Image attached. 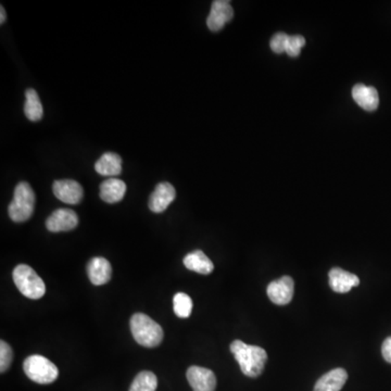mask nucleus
<instances>
[{"label": "nucleus", "mask_w": 391, "mask_h": 391, "mask_svg": "<svg viewBox=\"0 0 391 391\" xmlns=\"http://www.w3.org/2000/svg\"><path fill=\"white\" fill-rule=\"evenodd\" d=\"M173 308L177 316L187 319L191 316L193 311V300L186 293H177L173 298Z\"/></svg>", "instance_id": "nucleus-21"}, {"label": "nucleus", "mask_w": 391, "mask_h": 391, "mask_svg": "<svg viewBox=\"0 0 391 391\" xmlns=\"http://www.w3.org/2000/svg\"><path fill=\"white\" fill-rule=\"evenodd\" d=\"M329 286L335 293H349L353 287L359 286L360 279L357 275L347 271L334 267L329 271Z\"/></svg>", "instance_id": "nucleus-12"}, {"label": "nucleus", "mask_w": 391, "mask_h": 391, "mask_svg": "<svg viewBox=\"0 0 391 391\" xmlns=\"http://www.w3.org/2000/svg\"><path fill=\"white\" fill-rule=\"evenodd\" d=\"M229 349L243 374L252 378L262 374L267 360V353L264 349L245 344L241 340L233 341Z\"/></svg>", "instance_id": "nucleus-1"}, {"label": "nucleus", "mask_w": 391, "mask_h": 391, "mask_svg": "<svg viewBox=\"0 0 391 391\" xmlns=\"http://www.w3.org/2000/svg\"><path fill=\"white\" fill-rule=\"evenodd\" d=\"M13 359V351L6 341H0V372L6 373L9 370Z\"/></svg>", "instance_id": "nucleus-23"}, {"label": "nucleus", "mask_w": 391, "mask_h": 391, "mask_svg": "<svg viewBox=\"0 0 391 391\" xmlns=\"http://www.w3.org/2000/svg\"><path fill=\"white\" fill-rule=\"evenodd\" d=\"M353 101L366 111H375L380 105V96L376 89L366 86L364 84H357L352 89Z\"/></svg>", "instance_id": "nucleus-14"}, {"label": "nucleus", "mask_w": 391, "mask_h": 391, "mask_svg": "<svg viewBox=\"0 0 391 391\" xmlns=\"http://www.w3.org/2000/svg\"><path fill=\"white\" fill-rule=\"evenodd\" d=\"M53 189L56 197L68 205H77L83 199V187L73 179L56 181Z\"/></svg>", "instance_id": "nucleus-8"}, {"label": "nucleus", "mask_w": 391, "mask_h": 391, "mask_svg": "<svg viewBox=\"0 0 391 391\" xmlns=\"http://www.w3.org/2000/svg\"><path fill=\"white\" fill-rule=\"evenodd\" d=\"M382 353L385 361L391 363V336L385 339L384 342H383Z\"/></svg>", "instance_id": "nucleus-25"}, {"label": "nucleus", "mask_w": 391, "mask_h": 391, "mask_svg": "<svg viewBox=\"0 0 391 391\" xmlns=\"http://www.w3.org/2000/svg\"><path fill=\"white\" fill-rule=\"evenodd\" d=\"M233 17L234 9L229 0H215L211 6L210 15L207 19V27L212 32L219 31Z\"/></svg>", "instance_id": "nucleus-6"}, {"label": "nucleus", "mask_w": 391, "mask_h": 391, "mask_svg": "<svg viewBox=\"0 0 391 391\" xmlns=\"http://www.w3.org/2000/svg\"><path fill=\"white\" fill-rule=\"evenodd\" d=\"M24 113L30 121H41L43 117L44 110L39 101V94L35 89H27L25 91V105H24Z\"/></svg>", "instance_id": "nucleus-19"}, {"label": "nucleus", "mask_w": 391, "mask_h": 391, "mask_svg": "<svg viewBox=\"0 0 391 391\" xmlns=\"http://www.w3.org/2000/svg\"><path fill=\"white\" fill-rule=\"evenodd\" d=\"M132 335L134 339L141 346L146 348H155L159 346L163 340V329L148 315L143 313H136L132 316L131 322Z\"/></svg>", "instance_id": "nucleus-2"}, {"label": "nucleus", "mask_w": 391, "mask_h": 391, "mask_svg": "<svg viewBox=\"0 0 391 391\" xmlns=\"http://www.w3.org/2000/svg\"><path fill=\"white\" fill-rule=\"evenodd\" d=\"M288 39V35L285 33H276L273 36L270 41L271 49L275 53H285V48H286V41Z\"/></svg>", "instance_id": "nucleus-24"}, {"label": "nucleus", "mask_w": 391, "mask_h": 391, "mask_svg": "<svg viewBox=\"0 0 391 391\" xmlns=\"http://www.w3.org/2000/svg\"><path fill=\"white\" fill-rule=\"evenodd\" d=\"M12 277L20 293L27 298L37 300L45 295V283L29 265L19 264L15 267Z\"/></svg>", "instance_id": "nucleus-4"}, {"label": "nucleus", "mask_w": 391, "mask_h": 391, "mask_svg": "<svg viewBox=\"0 0 391 391\" xmlns=\"http://www.w3.org/2000/svg\"><path fill=\"white\" fill-rule=\"evenodd\" d=\"M305 45V39L301 35L289 36L286 41V48L285 53L289 57H297L300 53L301 48Z\"/></svg>", "instance_id": "nucleus-22"}, {"label": "nucleus", "mask_w": 391, "mask_h": 391, "mask_svg": "<svg viewBox=\"0 0 391 391\" xmlns=\"http://www.w3.org/2000/svg\"><path fill=\"white\" fill-rule=\"evenodd\" d=\"M348 380V374L344 368H335L323 375L317 380L314 391H340Z\"/></svg>", "instance_id": "nucleus-15"}, {"label": "nucleus", "mask_w": 391, "mask_h": 391, "mask_svg": "<svg viewBox=\"0 0 391 391\" xmlns=\"http://www.w3.org/2000/svg\"><path fill=\"white\" fill-rule=\"evenodd\" d=\"M34 207L35 193L29 183L21 181L15 187L13 200L8 207L10 219L13 222H25L33 215Z\"/></svg>", "instance_id": "nucleus-3"}, {"label": "nucleus", "mask_w": 391, "mask_h": 391, "mask_svg": "<svg viewBox=\"0 0 391 391\" xmlns=\"http://www.w3.org/2000/svg\"><path fill=\"white\" fill-rule=\"evenodd\" d=\"M175 197H177V191L173 185L167 181L160 183L157 185L155 191L151 193L150 199H149V209L155 213H162L173 203Z\"/></svg>", "instance_id": "nucleus-11"}, {"label": "nucleus", "mask_w": 391, "mask_h": 391, "mask_svg": "<svg viewBox=\"0 0 391 391\" xmlns=\"http://www.w3.org/2000/svg\"><path fill=\"white\" fill-rule=\"evenodd\" d=\"M157 387V376L150 371H143L134 378L129 391H155Z\"/></svg>", "instance_id": "nucleus-20"}, {"label": "nucleus", "mask_w": 391, "mask_h": 391, "mask_svg": "<svg viewBox=\"0 0 391 391\" xmlns=\"http://www.w3.org/2000/svg\"><path fill=\"white\" fill-rule=\"evenodd\" d=\"M23 370L30 380L41 385L51 384L59 376L57 366L51 360L39 354L25 359Z\"/></svg>", "instance_id": "nucleus-5"}, {"label": "nucleus", "mask_w": 391, "mask_h": 391, "mask_svg": "<svg viewBox=\"0 0 391 391\" xmlns=\"http://www.w3.org/2000/svg\"><path fill=\"white\" fill-rule=\"evenodd\" d=\"M295 283L290 276H283L267 287V296L277 305H288L293 297Z\"/></svg>", "instance_id": "nucleus-10"}, {"label": "nucleus", "mask_w": 391, "mask_h": 391, "mask_svg": "<svg viewBox=\"0 0 391 391\" xmlns=\"http://www.w3.org/2000/svg\"><path fill=\"white\" fill-rule=\"evenodd\" d=\"M127 185L119 179H108L101 185V198L107 203H117L124 198Z\"/></svg>", "instance_id": "nucleus-16"}, {"label": "nucleus", "mask_w": 391, "mask_h": 391, "mask_svg": "<svg viewBox=\"0 0 391 391\" xmlns=\"http://www.w3.org/2000/svg\"><path fill=\"white\" fill-rule=\"evenodd\" d=\"M184 265L189 271L203 275H209L214 270L212 261L201 250L188 253L184 258Z\"/></svg>", "instance_id": "nucleus-17"}, {"label": "nucleus", "mask_w": 391, "mask_h": 391, "mask_svg": "<svg viewBox=\"0 0 391 391\" xmlns=\"http://www.w3.org/2000/svg\"><path fill=\"white\" fill-rule=\"evenodd\" d=\"M186 377L193 391H215L217 388V377L209 368L191 366Z\"/></svg>", "instance_id": "nucleus-7"}, {"label": "nucleus", "mask_w": 391, "mask_h": 391, "mask_svg": "<svg viewBox=\"0 0 391 391\" xmlns=\"http://www.w3.org/2000/svg\"><path fill=\"white\" fill-rule=\"evenodd\" d=\"M79 224V217L70 209H58L46 221V227L51 233L69 231Z\"/></svg>", "instance_id": "nucleus-9"}, {"label": "nucleus", "mask_w": 391, "mask_h": 391, "mask_svg": "<svg viewBox=\"0 0 391 391\" xmlns=\"http://www.w3.org/2000/svg\"><path fill=\"white\" fill-rule=\"evenodd\" d=\"M0 23L4 24L5 23L6 21V11H5V8L3 7V6H1V7H0Z\"/></svg>", "instance_id": "nucleus-26"}, {"label": "nucleus", "mask_w": 391, "mask_h": 391, "mask_svg": "<svg viewBox=\"0 0 391 391\" xmlns=\"http://www.w3.org/2000/svg\"><path fill=\"white\" fill-rule=\"evenodd\" d=\"M96 172L103 177H117L122 172V159L115 153H105L96 162Z\"/></svg>", "instance_id": "nucleus-18"}, {"label": "nucleus", "mask_w": 391, "mask_h": 391, "mask_svg": "<svg viewBox=\"0 0 391 391\" xmlns=\"http://www.w3.org/2000/svg\"><path fill=\"white\" fill-rule=\"evenodd\" d=\"M87 274L91 284L96 286L107 284L111 279L113 267L107 259L103 257H96L91 259L87 264Z\"/></svg>", "instance_id": "nucleus-13"}]
</instances>
